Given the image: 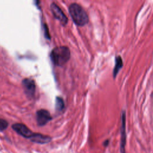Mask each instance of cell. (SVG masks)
Returning a JSON list of instances; mask_svg holds the SVG:
<instances>
[{
    "instance_id": "obj_5",
    "label": "cell",
    "mask_w": 153,
    "mask_h": 153,
    "mask_svg": "<svg viewBox=\"0 0 153 153\" xmlns=\"http://www.w3.org/2000/svg\"><path fill=\"white\" fill-rule=\"evenodd\" d=\"M51 12L54 17L59 20L63 25H66L68 22V18L63 13L62 10L55 3H52L50 6Z\"/></svg>"
},
{
    "instance_id": "obj_6",
    "label": "cell",
    "mask_w": 153,
    "mask_h": 153,
    "mask_svg": "<svg viewBox=\"0 0 153 153\" xmlns=\"http://www.w3.org/2000/svg\"><path fill=\"white\" fill-rule=\"evenodd\" d=\"M22 85L26 94L32 97L35 92V84L33 79L30 78H25L22 81Z\"/></svg>"
},
{
    "instance_id": "obj_10",
    "label": "cell",
    "mask_w": 153,
    "mask_h": 153,
    "mask_svg": "<svg viewBox=\"0 0 153 153\" xmlns=\"http://www.w3.org/2000/svg\"><path fill=\"white\" fill-rule=\"evenodd\" d=\"M8 125V122L6 120L0 118V131L5 130L7 128Z\"/></svg>"
},
{
    "instance_id": "obj_3",
    "label": "cell",
    "mask_w": 153,
    "mask_h": 153,
    "mask_svg": "<svg viewBox=\"0 0 153 153\" xmlns=\"http://www.w3.org/2000/svg\"><path fill=\"white\" fill-rule=\"evenodd\" d=\"M12 128L19 135L30 140H32L36 134V133H33L26 126L22 123H16L12 126Z\"/></svg>"
},
{
    "instance_id": "obj_2",
    "label": "cell",
    "mask_w": 153,
    "mask_h": 153,
    "mask_svg": "<svg viewBox=\"0 0 153 153\" xmlns=\"http://www.w3.org/2000/svg\"><path fill=\"white\" fill-rule=\"evenodd\" d=\"M70 50L67 47L60 46L54 48L50 54L52 62L56 66L64 65L70 59Z\"/></svg>"
},
{
    "instance_id": "obj_4",
    "label": "cell",
    "mask_w": 153,
    "mask_h": 153,
    "mask_svg": "<svg viewBox=\"0 0 153 153\" xmlns=\"http://www.w3.org/2000/svg\"><path fill=\"white\" fill-rule=\"evenodd\" d=\"M36 119L38 125L43 126L49 122L52 119V117L48 111L40 109L36 113Z\"/></svg>"
},
{
    "instance_id": "obj_9",
    "label": "cell",
    "mask_w": 153,
    "mask_h": 153,
    "mask_svg": "<svg viewBox=\"0 0 153 153\" xmlns=\"http://www.w3.org/2000/svg\"><path fill=\"white\" fill-rule=\"evenodd\" d=\"M64 108V102L62 99V98L60 97H56V109L57 111H62Z\"/></svg>"
},
{
    "instance_id": "obj_7",
    "label": "cell",
    "mask_w": 153,
    "mask_h": 153,
    "mask_svg": "<svg viewBox=\"0 0 153 153\" xmlns=\"http://www.w3.org/2000/svg\"><path fill=\"white\" fill-rule=\"evenodd\" d=\"M126 142V115L125 112L123 114L121 117V142H120V151L121 153H126L125 146Z\"/></svg>"
},
{
    "instance_id": "obj_1",
    "label": "cell",
    "mask_w": 153,
    "mask_h": 153,
    "mask_svg": "<svg viewBox=\"0 0 153 153\" xmlns=\"http://www.w3.org/2000/svg\"><path fill=\"white\" fill-rule=\"evenodd\" d=\"M69 12L74 23L82 26L88 22V17L83 8L76 3H73L69 7Z\"/></svg>"
},
{
    "instance_id": "obj_8",
    "label": "cell",
    "mask_w": 153,
    "mask_h": 153,
    "mask_svg": "<svg viewBox=\"0 0 153 153\" xmlns=\"http://www.w3.org/2000/svg\"><path fill=\"white\" fill-rule=\"evenodd\" d=\"M122 66H123L122 59L120 56H118V57H117V58L115 59V68H114V69L113 71V74H114V77H115V76L118 74L119 70L121 68Z\"/></svg>"
}]
</instances>
